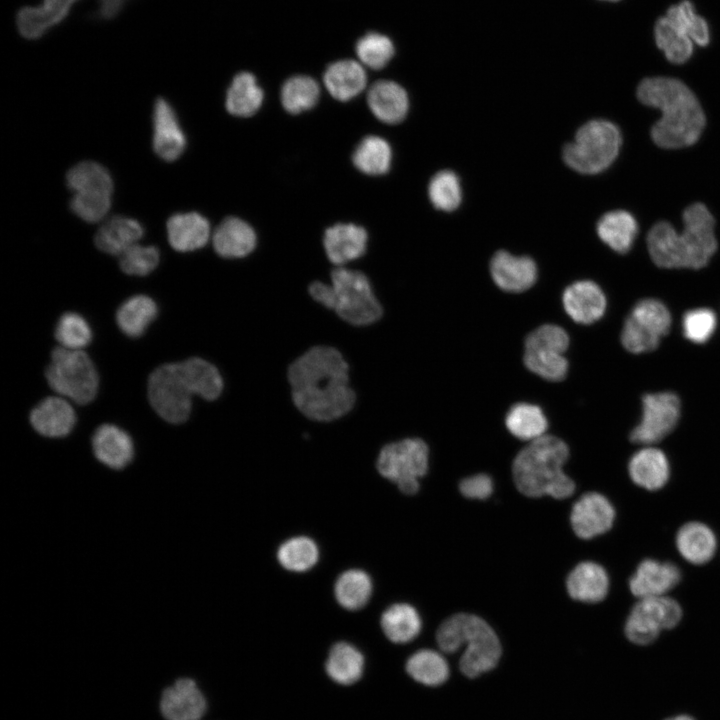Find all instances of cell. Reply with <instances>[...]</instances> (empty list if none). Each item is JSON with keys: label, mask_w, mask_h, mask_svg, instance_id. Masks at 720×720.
I'll return each mask as SVG.
<instances>
[{"label": "cell", "mask_w": 720, "mask_h": 720, "mask_svg": "<svg viewBox=\"0 0 720 720\" xmlns=\"http://www.w3.org/2000/svg\"><path fill=\"white\" fill-rule=\"evenodd\" d=\"M287 378L295 407L310 420H336L356 402L348 363L334 347H311L289 365Z\"/></svg>", "instance_id": "6da1fadb"}, {"label": "cell", "mask_w": 720, "mask_h": 720, "mask_svg": "<svg viewBox=\"0 0 720 720\" xmlns=\"http://www.w3.org/2000/svg\"><path fill=\"white\" fill-rule=\"evenodd\" d=\"M637 97L644 105L662 113L651 129L656 145L678 149L698 141L705 126V115L694 93L682 81L670 77L646 78L637 88Z\"/></svg>", "instance_id": "7a4b0ae2"}, {"label": "cell", "mask_w": 720, "mask_h": 720, "mask_svg": "<svg viewBox=\"0 0 720 720\" xmlns=\"http://www.w3.org/2000/svg\"><path fill=\"white\" fill-rule=\"evenodd\" d=\"M684 230L677 233L668 222L656 223L648 232L647 246L655 265L661 268L700 269L717 250L715 220L702 203H694L683 212Z\"/></svg>", "instance_id": "3957f363"}, {"label": "cell", "mask_w": 720, "mask_h": 720, "mask_svg": "<svg viewBox=\"0 0 720 720\" xmlns=\"http://www.w3.org/2000/svg\"><path fill=\"white\" fill-rule=\"evenodd\" d=\"M568 457V446L555 436L543 435L531 441L516 455L512 464L517 489L533 498L544 495L556 499L570 497L575 484L563 471Z\"/></svg>", "instance_id": "277c9868"}, {"label": "cell", "mask_w": 720, "mask_h": 720, "mask_svg": "<svg viewBox=\"0 0 720 720\" xmlns=\"http://www.w3.org/2000/svg\"><path fill=\"white\" fill-rule=\"evenodd\" d=\"M308 291L316 302L333 310L342 320L354 326L371 325L383 314L369 279L357 270L336 267L331 272L329 284L314 281Z\"/></svg>", "instance_id": "5b68a950"}, {"label": "cell", "mask_w": 720, "mask_h": 720, "mask_svg": "<svg viewBox=\"0 0 720 720\" xmlns=\"http://www.w3.org/2000/svg\"><path fill=\"white\" fill-rule=\"evenodd\" d=\"M436 640L446 653L467 645L459 666L469 678L493 669L501 656V644L493 629L480 617L468 613L455 614L442 622Z\"/></svg>", "instance_id": "8992f818"}, {"label": "cell", "mask_w": 720, "mask_h": 720, "mask_svg": "<svg viewBox=\"0 0 720 720\" xmlns=\"http://www.w3.org/2000/svg\"><path fill=\"white\" fill-rule=\"evenodd\" d=\"M622 144L619 128L608 120L595 119L582 125L574 140L563 147L567 166L582 174H597L616 159Z\"/></svg>", "instance_id": "52a82bcc"}, {"label": "cell", "mask_w": 720, "mask_h": 720, "mask_svg": "<svg viewBox=\"0 0 720 720\" xmlns=\"http://www.w3.org/2000/svg\"><path fill=\"white\" fill-rule=\"evenodd\" d=\"M50 388L77 404L91 402L98 390V374L89 356L81 350L57 347L45 373Z\"/></svg>", "instance_id": "ba28073f"}, {"label": "cell", "mask_w": 720, "mask_h": 720, "mask_svg": "<svg viewBox=\"0 0 720 720\" xmlns=\"http://www.w3.org/2000/svg\"><path fill=\"white\" fill-rule=\"evenodd\" d=\"M429 449L419 438H407L385 445L377 458L378 472L397 484L407 495L419 489V479L428 470Z\"/></svg>", "instance_id": "9c48e42d"}, {"label": "cell", "mask_w": 720, "mask_h": 720, "mask_svg": "<svg viewBox=\"0 0 720 720\" xmlns=\"http://www.w3.org/2000/svg\"><path fill=\"white\" fill-rule=\"evenodd\" d=\"M192 396L180 363L163 364L149 376V402L155 412L169 423L179 424L189 418Z\"/></svg>", "instance_id": "30bf717a"}, {"label": "cell", "mask_w": 720, "mask_h": 720, "mask_svg": "<svg viewBox=\"0 0 720 720\" xmlns=\"http://www.w3.org/2000/svg\"><path fill=\"white\" fill-rule=\"evenodd\" d=\"M671 323L670 311L664 303L653 298L640 300L624 322L622 345L635 354L653 351L669 332Z\"/></svg>", "instance_id": "8fae6325"}, {"label": "cell", "mask_w": 720, "mask_h": 720, "mask_svg": "<svg viewBox=\"0 0 720 720\" xmlns=\"http://www.w3.org/2000/svg\"><path fill=\"white\" fill-rule=\"evenodd\" d=\"M681 617L679 603L670 597L641 598L631 609L625 634L631 642L647 645L658 637L661 630L675 627Z\"/></svg>", "instance_id": "7c38bea8"}, {"label": "cell", "mask_w": 720, "mask_h": 720, "mask_svg": "<svg viewBox=\"0 0 720 720\" xmlns=\"http://www.w3.org/2000/svg\"><path fill=\"white\" fill-rule=\"evenodd\" d=\"M680 417V400L672 392L649 393L642 398L640 422L630 433L636 444L652 445L670 434Z\"/></svg>", "instance_id": "4fadbf2b"}, {"label": "cell", "mask_w": 720, "mask_h": 720, "mask_svg": "<svg viewBox=\"0 0 720 720\" xmlns=\"http://www.w3.org/2000/svg\"><path fill=\"white\" fill-rule=\"evenodd\" d=\"M158 711L163 720H202L208 700L195 678L179 676L162 688Z\"/></svg>", "instance_id": "5bb4252c"}, {"label": "cell", "mask_w": 720, "mask_h": 720, "mask_svg": "<svg viewBox=\"0 0 720 720\" xmlns=\"http://www.w3.org/2000/svg\"><path fill=\"white\" fill-rule=\"evenodd\" d=\"M615 510L609 500L596 492L582 495L573 505L570 521L575 534L591 539L607 532L613 525Z\"/></svg>", "instance_id": "9a60e30c"}, {"label": "cell", "mask_w": 720, "mask_h": 720, "mask_svg": "<svg viewBox=\"0 0 720 720\" xmlns=\"http://www.w3.org/2000/svg\"><path fill=\"white\" fill-rule=\"evenodd\" d=\"M490 273L500 289L512 293L528 290L537 280V266L532 258L512 255L504 250L492 257Z\"/></svg>", "instance_id": "2e32d148"}, {"label": "cell", "mask_w": 720, "mask_h": 720, "mask_svg": "<svg viewBox=\"0 0 720 720\" xmlns=\"http://www.w3.org/2000/svg\"><path fill=\"white\" fill-rule=\"evenodd\" d=\"M681 579L679 568L671 562L643 560L629 580L631 593L641 598L664 596Z\"/></svg>", "instance_id": "e0dca14e"}, {"label": "cell", "mask_w": 720, "mask_h": 720, "mask_svg": "<svg viewBox=\"0 0 720 720\" xmlns=\"http://www.w3.org/2000/svg\"><path fill=\"white\" fill-rule=\"evenodd\" d=\"M566 313L577 323L591 324L605 313L607 300L595 282L581 280L568 286L562 296Z\"/></svg>", "instance_id": "ac0fdd59"}, {"label": "cell", "mask_w": 720, "mask_h": 720, "mask_svg": "<svg viewBox=\"0 0 720 720\" xmlns=\"http://www.w3.org/2000/svg\"><path fill=\"white\" fill-rule=\"evenodd\" d=\"M153 125V149L155 153L165 161L178 159L186 146L185 135L174 110L162 98H158L155 102Z\"/></svg>", "instance_id": "d6986e66"}, {"label": "cell", "mask_w": 720, "mask_h": 720, "mask_svg": "<svg viewBox=\"0 0 720 720\" xmlns=\"http://www.w3.org/2000/svg\"><path fill=\"white\" fill-rule=\"evenodd\" d=\"M96 459L113 470L125 468L134 457V444L129 434L112 424L99 426L92 437Z\"/></svg>", "instance_id": "ffe728a7"}, {"label": "cell", "mask_w": 720, "mask_h": 720, "mask_svg": "<svg viewBox=\"0 0 720 720\" xmlns=\"http://www.w3.org/2000/svg\"><path fill=\"white\" fill-rule=\"evenodd\" d=\"M367 240V232L362 227L339 223L325 231L323 245L328 259L339 267L361 257Z\"/></svg>", "instance_id": "44dd1931"}, {"label": "cell", "mask_w": 720, "mask_h": 720, "mask_svg": "<svg viewBox=\"0 0 720 720\" xmlns=\"http://www.w3.org/2000/svg\"><path fill=\"white\" fill-rule=\"evenodd\" d=\"M33 428L41 435L59 438L68 435L76 422L73 407L65 399L51 396L43 399L30 413Z\"/></svg>", "instance_id": "7402d4cb"}, {"label": "cell", "mask_w": 720, "mask_h": 720, "mask_svg": "<svg viewBox=\"0 0 720 720\" xmlns=\"http://www.w3.org/2000/svg\"><path fill=\"white\" fill-rule=\"evenodd\" d=\"M367 103L374 116L387 124L400 123L409 108L407 92L392 80H379L372 84L368 90Z\"/></svg>", "instance_id": "603a6c76"}, {"label": "cell", "mask_w": 720, "mask_h": 720, "mask_svg": "<svg viewBox=\"0 0 720 720\" xmlns=\"http://www.w3.org/2000/svg\"><path fill=\"white\" fill-rule=\"evenodd\" d=\"M78 0H42L34 7H23L17 13V27L27 39H37L60 23Z\"/></svg>", "instance_id": "cb8c5ba5"}, {"label": "cell", "mask_w": 720, "mask_h": 720, "mask_svg": "<svg viewBox=\"0 0 720 720\" xmlns=\"http://www.w3.org/2000/svg\"><path fill=\"white\" fill-rule=\"evenodd\" d=\"M167 235L170 245L176 251H194L208 242L210 224L198 213H177L167 221Z\"/></svg>", "instance_id": "d4e9b609"}, {"label": "cell", "mask_w": 720, "mask_h": 720, "mask_svg": "<svg viewBox=\"0 0 720 720\" xmlns=\"http://www.w3.org/2000/svg\"><path fill=\"white\" fill-rule=\"evenodd\" d=\"M212 243L218 255L224 258H241L254 250L256 234L245 221L228 217L214 231Z\"/></svg>", "instance_id": "484cf974"}, {"label": "cell", "mask_w": 720, "mask_h": 720, "mask_svg": "<svg viewBox=\"0 0 720 720\" xmlns=\"http://www.w3.org/2000/svg\"><path fill=\"white\" fill-rule=\"evenodd\" d=\"M628 471L632 481L638 486L657 490L668 481L670 468L668 459L661 450L647 446L631 457Z\"/></svg>", "instance_id": "4316f807"}, {"label": "cell", "mask_w": 720, "mask_h": 720, "mask_svg": "<svg viewBox=\"0 0 720 720\" xmlns=\"http://www.w3.org/2000/svg\"><path fill=\"white\" fill-rule=\"evenodd\" d=\"M566 585L571 598L586 603H596L606 597L609 579L603 567L586 561L579 563L570 572Z\"/></svg>", "instance_id": "83f0119b"}, {"label": "cell", "mask_w": 720, "mask_h": 720, "mask_svg": "<svg viewBox=\"0 0 720 720\" xmlns=\"http://www.w3.org/2000/svg\"><path fill=\"white\" fill-rule=\"evenodd\" d=\"M323 82L332 97L348 101L365 89L367 75L360 63L346 59L330 64L324 72Z\"/></svg>", "instance_id": "f1b7e54d"}, {"label": "cell", "mask_w": 720, "mask_h": 720, "mask_svg": "<svg viewBox=\"0 0 720 720\" xmlns=\"http://www.w3.org/2000/svg\"><path fill=\"white\" fill-rule=\"evenodd\" d=\"M143 228L135 219L114 216L97 231L94 242L97 248L107 254L120 256L136 244L143 236Z\"/></svg>", "instance_id": "f546056e"}, {"label": "cell", "mask_w": 720, "mask_h": 720, "mask_svg": "<svg viewBox=\"0 0 720 720\" xmlns=\"http://www.w3.org/2000/svg\"><path fill=\"white\" fill-rule=\"evenodd\" d=\"M596 231L599 238L612 250L625 254L632 248L636 239L638 223L631 213L614 210L599 219Z\"/></svg>", "instance_id": "4dcf8cb0"}, {"label": "cell", "mask_w": 720, "mask_h": 720, "mask_svg": "<svg viewBox=\"0 0 720 720\" xmlns=\"http://www.w3.org/2000/svg\"><path fill=\"white\" fill-rule=\"evenodd\" d=\"M679 553L693 564L710 561L716 550V538L712 530L703 523L689 522L683 525L676 536Z\"/></svg>", "instance_id": "1f68e13d"}, {"label": "cell", "mask_w": 720, "mask_h": 720, "mask_svg": "<svg viewBox=\"0 0 720 720\" xmlns=\"http://www.w3.org/2000/svg\"><path fill=\"white\" fill-rule=\"evenodd\" d=\"M180 367L193 395L209 401L221 395L224 383L216 366L202 358L192 357L180 362Z\"/></svg>", "instance_id": "d6a6232c"}, {"label": "cell", "mask_w": 720, "mask_h": 720, "mask_svg": "<svg viewBox=\"0 0 720 720\" xmlns=\"http://www.w3.org/2000/svg\"><path fill=\"white\" fill-rule=\"evenodd\" d=\"M263 97L255 76L250 72H240L228 88L226 108L234 116L249 117L261 107Z\"/></svg>", "instance_id": "836d02e7"}, {"label": "cell", "mask_w": 720, "mask_h": 720, "mask_svg": "<svg viewBox=\"0 0 720 720\" xmlns=\"http://www.w3.org/2000/svg\"><path fill=\"white\" fill-rule=\"evenodd\" d=\"M655 42L667 60L674 64L685 63L693 54V41L689 35L667 15L657 19L654 27Z\"/></svg>", "instance_id": "e575fe53"}, {"label": "cell", "mask_w": 720, "mask_h": 720, "mask_svg": "<svg viewBox=\"0 0 720 720\" xmlns=\"http://www.w3.org/2000/svg\"><path fill=\"white\" fill-rule=\"evenodd\" d=\"M325 668L333 681L341 685H350L361 678L364 658L351 644L339 642L331 648Z\"/></svg>", "instance_id": "d590c367"}, {"label": "cell", "mask_w": 720, "mask_h": 720, "mask_svg": "<svg viewBox=\"0 0 720 720\" xmlns=\"http://www.w3.org/2000/svg\"><path fill=\"white\" fill-rule=\"evenodd\" d=\"M66 182L73 194L112 195L113 181L102 165L83 161L73 166L66 175Z\"/></svg>", "instance_id": "8d00e7d4"}, {"label": "cell", "mask_w": 720, "mask_h": 720, "mask_svg": "<svg viewBox=\"0 0 720 720\" xmlns=\"http://www.w3.org/2000/svg\"><path fill=\"white\" fill-rule=\"evenodd\" d=\"M157 312V305L152 298L146 295H136L119 307L116 321L124 334L130 337H139L155 319Z\"/></svg>", "instance_id": "74e56055"}, {"label": "cell", "mask_w": 720, "mask_h": 720, "mask_svg": "<svg viewBox=\"0 0 720 720\" xmlns=\"http://www.w3.org/2000/svg\"><path fill=\"white\" fill-rule=\"evenodd\" d=\"M381 627L392 642L406 643L419 634L421 619L414 607L398 603L384 611L381 616Z\"/></svg>", "instance_id": "f35d334b"}, {"label": "cell", "mask_w": 720, "mask_h": 720, "mask_svg": "<svg viewBox=\"0 0 720 720\" xmlns=\"http://www.w3.org/2000/svg\"><path fill=\"white\" fill-rule=\"evenodd\" d=\"M505 424L516 438L528 441L543 436L548 426L542 409L530 403L513 405L506 414Z\"/></svg>", "instance_id": "ab89813d"}, {"label": "cell", "mask_w": 720, "mask_h": 720, "mask_svg": "<svg viewBox=\"0 0 720 720\" xmlns=\"http://www.w3.org/2000/svg\"><path fill=\"white\" fill-rule=\"evenodd\" d=\"M352 159L361 172L368 175H382L390 169L392 150L386 140L371 135L358 144Z\"/></svg>", "instance_id": "60d3db41"}, {"label": "cell", "mask_w": 720, "mask_h": 720, "mask_svg": "<svg viewBox=\"0 0 720 720\" xmlns=\"http://www.w3.org/2000/svg\"><path fill=\"white\" fill-rule=\"evenodd\" d=\"M320 96V88L315 79L296 75L287 79L281 88L280 98L284 109L298 114L314 107Z\"/></svg>", "instance_id": "b9f144b4"}, {"label": "cell", "mask_w": 720, "mask_h": 720, "mask_svg": "<svg viewBox=\"0 0 720 720\" xmlns=\"http://www.w3.org/2000/svg\"><path fill=\"white\" fill-rule=\"evenodd\" d=\"M372 582L367 573L359 569L345 571L335 585V596L339 604L349 610L362 608L369 600Z\"/></svg>", "instance_id": "7bdbcfd3"}, {"label": "cell", "mask_w": 720, "mask_h": 720, "mask_svg": "<svg viewBox=\"0 0 720 720\" xmlns=\"http://www.w3.org/2000/svg\"><path fill=\"white\" fill-rule=\"evenodd\" d=\"M406 670L414 680L428 686L440 685L449 676L446 660L429 649L414 653L407 661Z\"/></svg>", "instance_id": "ee69618b"}, {"label": "cell", "mask_w": 720, "mask_h": 720, "mask_svg": "<svg viewBox=\"0 0 720 720\" xmlns=\"http://www.w3.org/2000/svg\"><path fill=\"white\" fill-rule=\"evenodd\" d=\"M319 551L315 542L304 536L294 537L284 542L278 552L279 563L287 570L303 572L317 562Z\"/></svg>", "instance_id": "f6af8a7d"}, {"label": "cell", "mask_w": 720, "mask_h": 720, "mask_svg": "<svg viewBox=\"0 0 720 720\" xmlns=\"http://www.w3.org/2000/svg\"><path fill=\"white\" fill-rule=\"evenodd\" d=\"M523 361L527 369L548 381H561L568 373V361L557 351L525 349Z\"/></svg>", "instance_id": "bcb514c9"}, {"label": "cell", "mask_w": 720, "mask_h": 720, "mask_svg": "<svg viewBox=\"0 0 720 720\" xmlns=\"http://www.w3.org/2000/svg\"><path fill=\"white\" fill-rule=\"evenodd\" d=\"M428 195L433 206L445 212L458 208L462 200V190L458 176L450 170L436 173L430 180Z\"/></svg>", "instance_id": "7dc6e473"}, {"label": "cell", "mask_w": 720, "mask_h": 720, "mask_svg": "<svg viewBox=\"0 0 720 720\" xmlns=\"http://www.w3.org/2000/svg\"><path fill=\"white\" fill-rule=\"evenodd\" d=\"M359 60L371 69H382L393 58L394 44L389 37L378 32L362 36L355 46Z\"/></svg>", "instance_id": "c3c4849f"}, {"label": "cell", "mask_w": 720, "mask_h": 720, "mask_svg": "<svg viewBox=\"0 0 720 720\" xmlns=\"http://www.w3.org/2000/svg\"><path fill=\"white\" fill-rule=\"evenodd\" d=\"M666 15L676 22L699 46L710 42V29L706 20L695 12L691 1L683 0L668 8Z\"/></svg>", "instance_id": "681fc988"}, {"label": "cell", "mask_w": 720, "mask_h": 720, "mask_svg": "<svg viewBox=\"0 0 720 720\" xmlns=\"http://www.w3.org/2000/svg\"><path fill=\"white\" fill-rule=\"evenodd\" d=\"M55 338L61 347L81 350L90 343L92 332L87 321L81 315L67 312L57 322Z\"/></svg>", "instance_id": "f907efd6"}, {"label": "cell", "mask_w": 720, "mask_h": 720, "mask_svg": "<svg viewBox=\"0 0 720 720\" xmlns=\"http://www.w3.org/2000/svg\"><path fill=\"white\" fill-rule=\"evenodd\" d=\"M716 326V314L708 308L689 310L682 318V332L684 337L697 344L708 341L713 335Z\"/></svg>", "instance_id": "816d5d0a"}, {"label": "cell", "mask_w": 720, "mask_h": 720, "mask_svg": "<svg viewBox=\"0 0 720 720\" xmlns=\"http://www.w3.org/2000/svg\"><path fill=\"white\" fill-rule=\"evenodd\" d=\"M120 268L128 275L145 276L151 273L159 263V251L154 246L138 243L125 250L120 256Z\"/></svg>", "instance_id": "f5cc1de1"}, {"label": "cell", "mask_w": 720, "mask_h": 720, "mask_svg": "<svg viewBox=\"0 0 720 720\" xmlns=\"http://www.w3.org/2000/svg\"><path fill=\"white\" fill-rule=\"evenodd\" d=\"M111 196L106 194H73L70 200L72 212L90 223L102 220L111 206Z\"/></svg>", "instance_id": "db71d44e"}, {"label": "cell", "mask_w": 720, "mask_h": 720, "mask_svg": "<svg viewBox=\"0 0 720 720\" xmlns=\"http://www.w3.org/2000/svg\"><path fill=\"white\" fill-rule=\"evenodd\" d=\"M568 346L567 332L554 324H545L536 328L525 339V349H546L564 354Z\"/></svg>", "instance_id": "11a10c76"}, {"label": "cell", "mask_w": 720, "mask_h": 720, "mask_svg": "<svg viewBox=\"0 0 720 720\" xmlns=\"http://www.w3.org/2000/svg\"><path fill=\"white\" fill-rule=\"evenodd\" d=\"M459 490L463 496L470 499H486L493 491L492 479L484 473L464 478L459 483Z\"/></svg>", "instance_id": "9f6ffc18"}, {"label": "cell", "mask_w": 720, "mask_h": 720, "mask_svg": "<svg viewBox=\"0 0 720 720\" xmlns=\"http://www.w3.org/2000/svg\"><path fill=\"white\" fill-rule=\"evenodd\" d=\"M125 1L126 0H98L99 9L97 15L103 19H110L120 12Z\"/></svg>", "instance_id": "6f0895ef"}, {"label": "cell", "mask_w": 720, "mask_h": 720, "mask_svg": "<svg viewBox=\"0 0 720 720\" xmlns=\"http://www.w3.org/2000/svg\"><path fill=\"white\" fill-rule=\"evenodd\" d=\"M667 720H693V719L690 718L689 716L681 715V716H676V717H673V718H670Z\"/></svg>", "instance_id": "680465c9"}, {"label": "cell", "mask_w": 720, "mask_h": 720, "mask_svg": "<svg viewBox=\"0 0 720 720\" xmlns=\"http://www.w3.org/2000/svg\"><path fill=\"white\" fill-rule=\"evenodd\" d=\"M602 1H612V2H616V1H619V0H602Z\"/></svg>", "instance_id": "91938a15"}]
</instances>
